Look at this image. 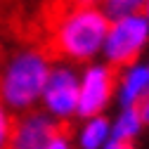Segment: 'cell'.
I'll use <instances>...</instances> for the list:
<instances>
[{
    "label": "cell",
    "instance_id": "11",
    "mask_svg": "<svg viewBox=\"0 0 149 149\" xmlns=\"http://www.w3.org/2000/svg\"><path fill=\"white\" fill-rule=\"evenodd\" d=\"M10 135H12V116H10V111L0 104V149L10 147Z\"/></svg>",
    "mask_w": 149,
    "mask_h": 149
},
{
    "label": "cell",
    "instance_id": "7",
    "mask_svg": "<svg viewBox=\"0 0 149 149\" xmlns=\"http://www.w3.org/2000/svg\"><path fill=\"white\" fill-rule=\"evenodd\" d=\"M149 97V64L147 66H130L118 83V100L123 109L128 107H142Z\"/></svg>",
    "mask_w": 149,
    "mask_h": 149
},
{
    "label": "cell",
    "instance_id": "1",
    "mask_svg": "<svg viewBox=\"0 0 149 149\" xmlns=\"http://www.w3.org/2000/svg\"><path fill=\"white\" fill-rule=\"evenodd\" d=\"M109 24L100 7H83L64 0L47 17L50 52L69 62H88L102 52Z\"/></svg>",
    "mask_w": 149,
    "mask_h": 149
},
{
    "label": "cell",
    "instance_id": "12",
    "mask_svg": "<svg viewBox=\"0 0 149 149\" xmlns=\"http://www.w3.org/2000/svg\"><path fill=\"white\" fill-rule=\"evenodd\" d=\"M45 149H71V142H69V137H66V133H59L57 137H54Z\"/></svg>",
    "mask_w": 149,
    "mask_h": 149
},
{
    "label": "cell",
    "instance_id": "16",
    "mask_svg": "<svg viewBox=\"0 0 149 149\" xmlns=\"http://www.w3.org/2000/svg\"><path fill=\"white\" fill-rule=\"evenodd\" d=\"M144 17L149 19V0H147V5H144Z\"/></svg>",
    "mask_w": 149,
    "mask_h": 149
},
{
    "label": "cell",
    "instance_id": "9",
    "mask_svg": "<svg viewBox=\"0 0 149 149\" xmlns=\"http://www.w3.org/2000/svg\"><path fill=\"white\" fill-rule=\"evenodd\" d=\"M142 123H144V118H142L140 107H128V109H123L121 114H118L116 123L111 125V137H114V140H123V142H130V140L140 133Z\"/></svg>",
    "mask_w": 149,
    "mask_h": 149
},
{
    "label": "cell",
    "instance_id": "15",
    "mask_svg": "<svg viewBox=\"0 0 149 149\" xmlns=\"http://www.w3.org/2000/svg\"><path fill=\"white\" fill-rule=\"evenodd\" d=\"M140 111H142V118L144 121H149V97L142 102V107H140Z\"/></svg>",
    "mask_w": 149,
    "mask_h": 149
},
{
    "label": "cell",
    "instance_id": "3",
    "mask_svg": "<svg viewBox=\"0 0 149 149\" xmlns=\"http://www.w3.org/2000/svg\"><path fill=\"white\" fill-rule=\"evenodd\" d=\"M147 40H149V19L144 14L114 19L109 24L102 54L107 57L109 66H118V69L130 66L140 57Z\"/></svg>",
    "mask_w": 149,
    "mask_h": 149
},
{
    "label": "cell",
    "instance_id": "8",
    "mask_svg": "<svg viewBox=\"0 0 149 149\" xmlns=\"http://www.w3.org/2000/svg\"><path fill=\"white\" fill-rule=\"evenodd\" d=\"M111 140V123L104 116L85 118L83 128L78 130V147L81 149H102Z\"/></svg>",
    "mask_w": 149,
    "mask_h": 149
},
{
    "label": "cell",
    "instance_id": "5",
    "mask_svg": "<svg viewBox=\"0 0 149 149\" xmlns=\"http://www.w3.org/2000/svg\"><path fill=\"white\" fill-rule=\"evenodd\" d=\"M116 90V76L109 64H90L81 76L78 90V111L81 118H95L102 114V109L109 104L111 95Z\"/></svg>",
    "mask_w": 149,
    "mask_h": 149
},
{
    "label": "cell",
    "instance_id": "14",
    "mask_svg": "<svg viewBox=\"0 0 149 149\" xmlns=\"http://www.w3.org/2000/svg\"><path fill=\"white\" fill-rule=\"evenodd\" d=\"M73 5H83V7H97L102 0H71Z\"/></svg>",
    "mask_w": 149,
    "mask_h": 149
},
{
    "label": "cell",
    "instance_id": "2",
    "mask_svg": "<svg viewBox=\"0 0 149 149\" xmlns=\"http://www.w3.org/2000/svg\"><path fill=\"white\" fill-rule=\"evenodd\" d=\"M50 71L52 62L45 50L26 47L14 52L0 69V104L7 111H33L43 97Z\"/></svg>",
    "mask_w": 149,
    "mask_h": 149
},
{
    "label": "cell",
    "instance_id": "10",
    "mask_svg": "<svg viewBox=\"0 0 149 149\" xmlns=\"http://www.w3.org/2000/svg\"><path fill=\"white\" fill-rule=\"evenodd\" d=\"M147 0H102V12L107 14L109 22L123 19V17L142 14Z\"/></svg>",
    "mask_w": 149,
    "mask_h": 149
},
{
    "label": "cell",
    "instance_id": "13",
    "mask_svg": "<svg viewBox=\"0 0 149 149\" xmlns=\"http://www.w3.org/2000/svg\"><path fill=\"white\" fill-rule=\"evenodd\" d=\"M102 149H133V144H130V142H123V140H114V137H111Z\"/></svg>",
    "mask_w": 149,
    "mask_h": 149
},
{
    "label": "cell",
    "instance_id": "6",
    "mask_svg": "<svg viewBox=\"0 0 149 149\" xmlns=\"http://www.w3.org/2000/svg\"><path fill=\"white\" fill-rule=\"evenodd\" d=\"M62 133V125L45 111H26L12 121V135L7 149H45Z\"/></svg>",
    "mask_w": 149,
    "mask_h": 149
},
{
    "label": "cell",
    "instance_id": "4",
    "mask_svg": "<svg viewBox=\"0 0 149 149\" xmlns=\"http://www.w3.org/2000/svg\"><path fill=\"white\" fill-rule=\"evenodd\" d=\"M78 90H81V76L69 64H52V71L40 97L43 111L57 123L69 121L78 111Z\"/></svg>",
    "mask_w": 149,
    "mask_h": 149
}]
</instances>
